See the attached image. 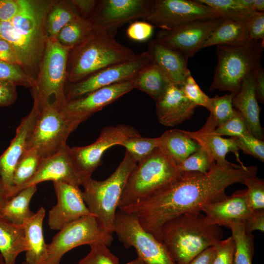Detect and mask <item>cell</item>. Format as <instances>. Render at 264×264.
Wrapping results in <instances>:
<instances>
[{
    "mask_svg": "<svg viewBox=\"0 0 264 264\" xmlns=\"http://www.w3.org/2000/svg\"><path fill=\"white\" fill-rule=\"evenodd\" d=\"M21 264H27V263L25 261H24L22 262Z\"/></svg>",
    "mask_w": 264,
    "mask_h": 264,
    "instance_id": "obj_60",
    "label": "cell"
},
{
    "mask_svg": "<svg viewBox=\"0 0 264 264\" xmlns=\"http://www.w3.org/2000/svg\"><path fill=\"white\" fill-rule=\"evenodd\" d=\"M53 182L57 201L48 212V225L51 229L60 230L81 217L92 215L80 186L62 180Z\"/></svg>",
    "mask_w": 264,
    "mask_h": 264,
    "instance_id": "obj_18",
    "label": "cell"
},
{
    "mask_svg": "<svg viewBox=\"0 0 264 264\" xmlns=\"http://www.w3.org/2000/svg\"><path fill=\"white\" fill-rule=\"evenodd\" d=\"M247 131V127L245 121L236 110L235 114L231 118L216 128L214 132L220 136L228 135L232 137L241 136Z\"/></svg>",
    "mask_w": 264,
    "mask_h": 264,
    "instance_id": "obj_45",
    "label": "cell"
},
{
    "mask_svg": "<svg viewBox=\"0 0 264 264\" xmlns=\"http://www.w3.org/2000/svg\"><path fill=\"white\" fill-rule=\"evenodd\" d=\"M55 1L22 0L11 21L0 22V39L13 45L21 66L35 80L48 39L46 16Z\"/></svg>",
    "mask_w": 264,
    "mask_h": 264,
    "instance_id": "obj_2",
    "label": "cell"
},
{
    "mask_svg": "<svg viewBox=\"0 0 264 264\" xmlns=\"http://www.w3.org/2000/svg\"><path fill=\"white\" fill-rule=\"evenodd\" d=\"M159 142V137L149 138L139 135L127 138L120 145L126 149V152L138 163L147 158L158 148Z\"/></svg>",
    "mask_w": 264,
    "mask_h": 264,
    "instance_id": "obj_36",
    "label": "cell"
},
{
    "mask_svg": "<svg viewBox=\"0 0 264 264\" xmlns=\"http://www.w3.org/2000/svg\"><path fill=\"white\" fill-rule=\"evenodd\" d=\"M127 264H147L141 259L137 257L136 258L132 260L129 262L127 263Z\"/></svg>",
    "mask_w": 264,
    "mask_h": 264,
    "instance_id": "obj_58",
    "label": "cell"
},
{
    "mask_svg": "<svg viewBox=\"0 0 264 264\" xmlns=\"http://www.w3.org/2000/svg\"><path fill=\"white\" fill-rule=\"evenodd\" d=\"M147 51L151 62L163 71L172 84L180 87L183 85L191 72L188 68L187 56L155 39L149 43Z\"/></svg>",
    "mask_w": 264,
    "mask_h": 264,
    "instance_id": "obj_22",
    "label": "cell"
},
{
    "mask_svg": "<svg viewBox=\"0 0 264 264\" xmlns=\"http://www.w3.org/2000/svg\"><path fill=\"white\" fill-rule=\"evenodd\" d=\"M201 211L186 213L167 222L161 230V240L176 264H187L193 258L222 240L220 226L208 225Z\"/></svg>",
    "mask_w": 264,
    "mask_h": 264,
    "instance_id": "obj_3",
    "label": "cell"
},
{
    "mask_svg": "<svg viewBox=\"0 0 264 264\" xmlns=\"http://www.w3.org/2000/svg\"><path fill=\"white\" fill-rule=\"evenodd\" d=\"M27 249L22 226L0 218V253L5 264H15L18 255Z\"/></svg>",
    "mask_w": 264,
    "mask_h": 264,
    "instance_id": "obj_29",
    "label": "cell"
},
{
    "mask_svg": "<svg viewBox=\"0 0 264 264\" xmlns=\"http://www.w3.org/2000/svg\"><path fill=\"white\" fill-rule=\"evenodd\" d=\"M220 13L224 18L247 19L254 12L243 7L238 0H198Z\"/></svg>",
    "mask_w": 264,
    "mask_h": 264,
    "instance_id": "obj_38",
    "label": "cell"
},
{
    "mask_svg": "<svg viewBox=\"0 0 264 264\" xmlns=\"http://www.w3.org/2000/svg\"><path fill=\"white\" fill-rule=\"evenodd\" d=\"M0 60L21 66L15 50L8 42L0 39Z\"/></svg>",
    "mask_w": 264,
    "mask_h": 264,
    "instance_id": "obj_53",
    "label": "cell"
},
{
    "mask_svg": "<svg viewBox=\"0 0 264 264\" xmlns=\"http://www.w3.org/2000/svg\"><path fill=\"white\" fill-rule=\"evenodd\" d=\"M212 163L207 152L200 146L176 167L181 173L195 172L205 173L210 170Z\"/></svg>",
    "mask_w": 264,
    "mask_h": 264,
    "instance_id": "obj_41",
    "label": "cell"
},
{
    "mask_svg": "<svg viewBox=\"0 0 264 264\" xmlns=\"http://www.w3.org/2000/svg\"><path fill=\"white\" fill-rule=\"evenodd\" d=\"M151 63L149 54L146 51L137 54L130 61L107 67L79 82L70 84L66 91V102L96 89L132 80Z\"/></svg>",
    "mask_w": 264,
    "mask_h": 264,
    "instance_id": "obj_14",
    "label": "cell"
},
{
    "mask_svg": "<svg viewBox=\"0 0 264 264\" xmlns=\"http://www.w3.org/2000/svg\"><path fill=\"white\" fill-rule=\"evenodd\" d=\"M137 164L126 152L123 160L108 178L97 180L90 177L82 185L83 198L89 211L112 233H114L115 218L123 190Z\"/></svg>",
    "mask_w": 264,
    "mask_h": 264,
    "instance_id": "obj_5",
    "label": "cell"
},
{
    "mask_svg": "<svg viewBox=\"0 0 264 264\" xmlns=\"http://www.w3.org/2000/svg\"><path fill=\"white\" fill-rule=\"evenodd\" d=\"M217 124L209 115L203 126L196 132L182 130L188 137L194 140L208 153L212 162L224 165L229 162L225 159L228 152H233L239 158L238 148L232 138H224L216 134Z\"/></svg>",
    "mask_w": 264,
    "mask_h": 264,
    "instance_id": "obj_25",
    "label": "cell"
},
{
    "mask_svg": "<svg viewBox=\"0 0 264 264\" xmlns=\"http://www.w3.org/2000/svg\"><path fill=\"white\" fill-rule=\"evenodd\" d=\"M150 0H98L95 12L88 20L92 31L116 34L119 27L137 19H145L150 10Z\"/></svg>",
    "mask_w": 264,
    "mask_h": 264,
    "instance_id": "obj_15",
    "label": "cell"
},
{
    "mask_svg": "<svg viewBox=\"0 0 264 264\" xmlns=\"http://www.w3.org/2000/svg\"><path fill=\"white\" fill-rule=\"evenodd\" d=\"M215 253V246H210L196 256L187 264H212Z\"/></svg>",
    "mask_w": 264,
    "mask_h": 264,
    "instance_id": "obj_54",
    "label": "cell"
},
{
    "mask_svg": "<svg viewBox=\"0 0 264 264\" xmlns=\"http://www.w3.org/2000/svg\"><path fill=\"white\" fill-rule=\"evenodd\" d=\"M256 94L258 101L264 102V71L260 64L256 72Z\"/></svg>",
    "mask_w": 264,
    "mask_h": 264,
    "instance_id": "obj_55",
    "label": "cell"
},
{
    "mask_svg": "<svg viewBox=\"0 0 264 264\" xmlns=\"http://www.w3.org/2000/svg\"><path fill=\"white\" fill-rule=\"evenodd\" d=\"M78 16L69 0H55L46 16L48 37H56L64 26Z\"/></svg>",
    "mask_w": 264,
    "mask_h": 264,
    "instance_id": "obj_32",
    "label": "cell"
},
{
    "mask_svg": "<svg viewBox=\"0 0 264 264\" xmlns=\"http://www.w3.org/2000/svg\"><path fill=\"white\" fill-rule=\"evenodd\" d=\"M0 264H5L4 261L0 253Z\"/></svg>",
    "mask_w": 264,
    "mask_h": 264,
    "instance_id": "obj_59",
    "label": "cell"
},
{
    "mask_svg": "<svg viewBox=\"0 0 264 264\" xmlns=\"http://www.w3.org/2000/svg\"><path fill=\"white\" fill-rule=\"evenodd\" d=\"M242 184L247 186L245 197L247 205L253 211L264 209V182L255 175L246 177Z\"/></svg>",
    "mask_w": 264,
    "mask_h": 264,
    "instance_id": "obj_40",
    "label": "cell"
},
{
    "mask_svg": "<svg viewBox=\"0 0 264 264\" xmlns=\"http://www.w3.org/2000/svg\"><path fill=\"white\" fill-rule=\"evenodd\" d=\"M89 246V252L78 264H119L118 258L106 245L96 243Z\"/></svg>",
    "mask_w": 264,
    "mask_h": 264,
    "instance_id": "obj_43",
    "label": "cell"
},
{
    "mask_svg": "<svg viewBox=\"0 0 264 264\" xmlns=\"http://www.w3.org/2000/svg\"><path fill=\"white\" fill-rule=\"evenodd\" d=\"M228 228L231 231L235 244L234 264H252L254 236L245 231L242 222L233 223Z\"/></svg>",
    "mask_w": 264,
    "mask_h": 264,
    "instance_id": "obj_33",
    "label": "cell"
},
{
    "mask_svg": "<svg viewBox=\"0 0 264 264\" xmlns=\"http://www.w3.org/2000/svg\"><path fill=\"white\" fill-rule=\"evenodd\" d=\"M214 246L216 253L212 264H234L235 244L232 236L219 241Z\"/></svg>",
    "mask_w": 264,
    "mask_h": 264,
    "instance_id": "obj_46",
    "label": "cell"
},
{
    "mask_svg": "<svg viewBox=\"0 0 264 264\" xmlns=\"http://www.w3.org/2000/svg\"><path fill=\"white\" fill-rule=\"evenodd\" d=\"M115 35L107 31H92L71 50L67 68V79L70 84L136 56L131 48L115 39Z\"/></svg>",
    "mask_w": 264,
    "mask_h": 264,
    "instance_id": "obj_4",
    "label": "cell"
},
{
    "mask_svg": "<svg viewBox=\"0 0 264 264\" xmlns=\"http://www.w3.org/2000/svg\"><path fill=\"white\" fill-rule=\"evenodd\" d=\"M16 86L11 83L0 80V107L13 104L17 97Z\"/></svg>",
    "mask_w": 264,
    "mask_h": 264,
    "instance_id": "obj_51",
    "label": "cell"
},
{
    "mask_svg": "<svg viewBox=\"0 0 264 264\" xmlns=\"http://www.w3.org/2000/svg\"><path fill=\"white\" fill-rule=\"evenodd\" d=\"M256 69L244 78L239 91L233 98L232 105L245 121L249 132L263 140V130L260 122V108L256 94Z\"/></svg>",
    "mask_w": 264,
    "mask_h": 264,
    "instance_id": "obj_24",
    "label": "cell"
},
{
    "mask_svg": "<svg viewBox=\"0 0 264 264\" xmlns=\"http://www.w3.org/2000/svg\"><path fill=\"white\" fill-rule=\"evenodd\" d=\"M264 41H250L237 46L217 45L218 63L209 90L237 93L244 78L261 64Z\"/></svg>",
    "mask_w": 264,
    "mask_h": 264,
    "instance_id": "obj_6",
    "label": "cell"
},
{
    "mask_svg": "<svg viewBox=\"0 0 264 264\" xmlns=\"http://www.w3.org/2000/svg\"><path fill=\"white\" fill-rule=\"evenodd\" d=\"M224 18L197 21L169 30H160L155 39L188 58L203 48L210 35Z\"/></svg>",
    "mask_w": 264,
    "mask_h": 264,
    "instance_id": "obj_16",
    "label": "cell"
},
{
    "mask_svg": "<svg viewBox=\"0 0 264 264\" xmlns=\"http://www.w3.org/2000/svg\"><path fill=\"white\" fill-rule=\"evenodd\" d=\"M197 107L185 97L180 86L171 84L156 102V113L160 124L174 127L190 119Z\"/></svg>",
    "mask_w": 264,
    "mask_h": 264,
    "instance_id": "obj_23",
    "label": "cell"
},
{
    "mask_svg": "<svg viewBox=\"0 0 264 264\" xmlns=\"http://www.w3.org/2000/svg\"><path fill=\"white\" fill-rule=\"evenodd\" d=\"M92 31L89 20L78 16L64 26L56 38L62 44L73 48L83 41Z\"/></svg>",
    "mask_w": 264,
    "mask_h": 264,
    "instance_id": "obj_35",
    "label": "cell"
},
{
    "mask_svg": "<svg viewBox=\"0 0 264 264\" xmlns=\"http://www.w3.org/2000/svg\"><path fill=\"white\" fill-rule=\"evenodd\" d=\"M180 87L185 97L191 102L197 106H200L208 109L210 98L200 89L191 72Z\"/></svg>",
    "mask_w": 264,
    "mask_h": 264,
    "instance_id": "obj_44",
    "label": "cell"
},
{
    "mask_svg": "<svg viewBox=\"0 0 264 264\" xmlns=\"http://www.w3.org/2000/svg\"><path fill=\"white\" fill-rule=\"evenodd\" d=\"M45 214L44 208L40 207L22 226L27 245L25 252L27 264H43L46 258L48 244L45 242L43 230Z\"/></svg>",
    "mask_w": 264,
    "mask_h": 264,
    "instance_id": "obj_26",
    "label": "cell"
},
{
    "mask_svg": "<svg viewBox=\"0 0 264 264\" xmlns=\"http://www.w3.org/2000/svg\"><path fill=\"white\" fill-rule=\"evenodd\" d=\"M40 110V106L34 101L31 111L22 119L17 128L15 137L0 156V174L9 199L13 189V176L16 166L26 150L28 140Z\"/></svg>",
    "mask_w": 264,
    "mask_h": 264,
    "instance_id": "obj_19",
    "label": "cell"
},
{
    "mask_svg": "<svg viewBox=\"0 0 264 264\" xmlns=\"http://www.w3.org/2000/svg\"><path fill=\"white\" fill-rule=\"evenodd\" d=\"M257 172L256 166L213 162L207 173L183 172L148 197L120 210L134 214L143 228L161 242V230L166 222L224 198L228 186L242 183Z\"/></svg>",
    "mask_w": 264,
    "mask_h": 264,
    "instance_id": "obj_1",
    "label": "cell"
},
{
    "mask_svg": "<svg viewBox=\"0 0 264 264\" xmlns=\"http://www.w3.org/2000/svg\"><path fill=\"white\" fill-rule=\"evenodd\" d=\"M133 83L134 88L147 93L156 102L163 96L172 84L163 71L152 62L139 72L133 79Z\"/></svg>",
    "mask_w": 264,
    "mask_h": 264,
    "instance_id": "obj_30",
    "label": "cell"
},
{
    "mask_svg": "<svg viewBox=\"0 0 264 264\" xmlns=\"http://www.w3.org/2000/svg\"><path fill=\"white\" fill-rule=\"evenodd\" d=\"M8 199L7 193L4 186L0 174V218L2 208Z\"/></svg>",
    "mask_w": 264,
    "mask_h": 264,
    "instance_id": "obj_56",
    "label": "cell"
},
{
    "mask_svg": "<svg viewBox=\"0 0 264 264\" xmlns=\"http://www.w3.org/2000/svg\"><path fill=\"white\" fill-rule=\"evenodd\" d=\"M182 173L157 148L147 158L138 163L130 175L118 210L148 197L176 179Z\"/></svg>",
    "mask_w": 264,
    "mask_h": 264,
    "instance_id": "obj_7",
    "label": "cell"
},
{
    "mask_svg": "<svg viewBox=\"0 0 264 264\" xmlns=\"http://www.w3.org/2000/svg\"><path fill=\"white\" fill-rule=\"evenodd\" d=\"M133 89V79L116 83L68 101L61 108V110L68 118L79 126L94 113Z\"/></svg>",
    "mask_w": 264,
    "mask_h": 264,
    "instance_id": "obj_17",
    "label": "cell"
},
{
    "mask_svg": "<svg viewBox=\"0 0 264 264\" xmlns=\"http://www.w3.org/2000/svg\"><path fill=\"white\" fill-rule=\"evenodd\" d=\"M247 19H223L212 32L203 48L220 45L237 46L248 43Z\"/></svg>",
    "mask_w": 264,
    "mask_h": 264,
    "instance_id": "obj_27",
    "label": "cell"
},
{
    "mask_svg": "<svg viewBox=\"0 0 264 264\" xmlns=\"http://www.w3.org/2000/svg\"><path fill=\"white\" fill-rule=\"evenodd\" d=\"M114 233L125 247H133L137 257L147 264H176L162 242L145 230L134 214L118 210Z\"/></svg>",
    "mask_w": 264,
    "mask_h": 264,
    "instance_id": "obj_11",
    "label": "cell"
},
{
    "mask_svg": "<svg viewBox=\"0 0 264 264\" xmlns=\"http://www.w3.org/2000/svg\"><path fill=\"white\" fill-rule=\"evenodd\" d=\"M239 150L252 155L261 161H264V142L253 136L248 131L241 136L231 137Z\"/></svg>",
    "mask_w": 264,
    "mask_h": 264,
    "instance_id": "obj_42",
    "label": "cell"
},
{
    "mask_svg": "<svg viewBox=\"0 0 264 264\" xmlns=\"http://www.w3.org/2000/svg\"><path fill=\"white\" fill-rule=\"evenodd\" d=\"M245 231L252 233L253 231H264V209L254 210L243 222Z\"/></svg>",
    "mask_w": 264,
    "mask_h": 264,
    "instance_id": "obj_50",
    "label": "cell"
},
{
    "mask_svg": "<svg viewBox=\"0 0 264 264\" xmlns=\"http://www.w3.org/2000/svg\"><path fill=\"white\" fill-rule=\"evenodd\" d=\"M159 150L176 166L182 162L200 147L182 130L166 131L160 137Z\"/></svg>",
    "mask_w": 264,
    "mask_h": 264,
    "instance_id": "obj_28",
    "label": "cell"
},
{
    "mask_svg": "<svg viewBox=\"0 0 264 264\" xmlns=\"http://www.w3.org/2000/svg\"><path fill=\"white\" fill-rule=\"evenodd\" d=\"M253 10L254 12H264V0H254Z\"/></svg>",
    "mask_w": 264,
    "mask_h": 264,
    "instance_id": "obj_57",
    "label": "cell"
},
{
    "mask_svg": "<svg viewBox=\"0 0 264 264\" xmlns=\"http://www.w3.org/2000/svg\"><path fill=\"white\" fill-rule=\"evenodd\" d=\"M154 26L144 21H135L129 26L126 34L128 37L136 42H144L149 39L154 31Z\"/></svg>",
    "mask_w": 264,
    "mask_h": 264,
    "instance_id": "obj_47",
    "label": "cell"
},
{
    "mask_svg": "<svg viewBox=\"0 0 264 264\" xmlns=\"http://www.w3.org/2000/svg\"><path fill=\"white\" fill-rule=\"evenodd\" d=\"M60 180L79 186L83 182L72 159L70 147L67 145L52 155L43 158L35 174L18 189L16 194L27 187L44 181Z\"/></svg>",
    "mask_w": 264,
    "mask_h": 264,
    "instance_id": "obj_20",
    "label": "cell"
},
{
    "mask_svg": "<svg viewBox=\"0 0 264 264\" xmlns=\"http://www.w3.org/2000/svg\"><path fill=\"white\" fill-rule=\"evenodd\" d=\"M70 2L75 8L79 16L89 20L93 16L98 0H71Z\"/></svg>",
    "mask_w": 264,
    "mask_h": 264,
    "instance_id": "obj_52",
    "label": "cell"
},
{
    "mask_svg": "<svg viewBox=\"0 0 264 264\" xmlns=\"http://www.w3.org/2000/svg\"><path fill=\"white\" fill-rule=\"evenodd\" d=\"M235 94L230 93L219 96L216 95L210 98L208 110L210 116L215 121L217 127L231 118L235 113L232 105V99Z\"/></svg>",
    "mask_w": 264,
    "mask_h": 264,
    "instance_id": "obj_37",
    "label": "cell"
},
{
    "mask_svg": "<svg viewBox=\"0 0 264 264\" xmlns=\"http://www.w3.org/2000/svg\"><path fill=\"white\" fill-rule=\"evenodd\" d=\"M42 159L34 149L26 150L19 159L14 172L13 189L10 198L16 194L20 187L27 182L35 174Z\"/></svg>",
    "mask_w": 264,
    "mask_h": 264,
    "instance_id": "obj_34",
    "label": "cell"
},
{
    "mask_svg": "<svg viewBox=\"0 0 264 264\" xmlns=\"http://www.w3.org/2000/svg\"><path fill=\"white\" fill-rule=\"evenodd\" d=\"M0 80L17 86L32 88L35 80L20 66L0 60Z\"/></svg>",
    "mask_w": 264,
    "mask_h": 264,
    "instance_id": "obj_39",
    "label": "cell"
},
{
    "mask_svg": "<svg viewBox=\"0 0 264 264\" xmlns=\"http://www.w3.org/2000/svg\"><path fill=\"white\" fill-rule=\"evenodd\" d=\"M72 49L62 44L56 37H48L35 83L32 88L34 101L40 106L51 102L52 96L54 97L52 102L60 108L66 102L67 63Z\"/></svg>",
    "mask_w": 264,
    "mask_h": 264,
    "instance_id": "obj_8",
    "label": "cell"
},
{
    "mask_svg": "<svg viewBox=\"0 0 264 264\" xmlns=\"http://www.w3.org/2000/svg\"><path fill=\"white\" fill-rule=\"evenodd\" d=\"M113 234L105 229L92 215L81 217L64 226L48 244L43 264H60L65 254L84 244L99 243L110 246Z\"/></svg>",
    "mask_w": 264,
    "mask_h": 264,
    "instance_id": "obj_10",
    "label": "cell"
},
{
    "mask_svg": "<svg viewBox=\"0 0 264 264\" xmlns=\"http://www.w3.org/2000/svg\"><path fill=\"white\" fill-rule=\"evenodd\" d=\"M247 24L250 41L264 40V12H253Z\"/></svg>",
    "mask_w": 264,
    "mask_h": 264,
    "instance_id": "obj_48",
    "label": "cell"
},
{
    "mask_svg": "<svg viewBox=\"0 0 264 264\" xmlns=\"http://www.w3.org/2000/svg\"><path fill=\"white\" fill-rule=\"evenodd\" d=\"M201 211L204 213V220L208 225L227 227L233 223H243L252 212L246 202L245 190L208 203Z\"/></svg>",
    "mask_w": 264,
    "mask_h": 264,
    "instance_id": "obj_21",
    "label": "cell"
},
{
    "mask_svg": "<svg viewBox=\"0 0 264 264\" xmlns=\"http://www.w3.org/2000/svg\"><path fill=\"white\" fill-rule=\"evenodd\" d=\"M22 0H0V22L11 21L20 12Z\"/></svg>",
    "mask_w": 264,
    "mask_h": 264,
    "instance_id": "obj_49",
    "label": "cell"
},
{
    "mask_svg": "<svg viewBox=\"0 0 264 264\" xmlns=\"http://www.w3.org/2000/svg\"><path fill=\"white\" fill-rule=\"evenodd\" d=\"M139 135L132 127L119 124L103 128L98 137L91 144L70 148L72 159L83 182L91 177L94 171L101 165L106 151L114 145H120L129 137Z\"/></svg>",
    "mask_w": 264,
    "mask_h": 264,
    "instance_id": "obj_13",
    "label": "cell"
},
{
    "mask_svg": "<svg viewBox=\"0 0 264 264\" xmlns=\"http://www.w3.org/2000/svg\"><path fill=\"white\" fill-rule=\"evenodd\" d=\"M40 107L28 138L27 149H34L42 158L48 157L66 146L69 135L78 125L68 118L53 102Z\"/></svg>",
    "mask_w": 264,
    "mask_h": 264,
    "instance_id": "obj_9",
    "label": "cell"
},
{
    "mask_svg": "<svg viewBox=\"0 0 264 264\" xmlns=\"http://www.w3.org/2000/svg\"><path fill=\"white\" fill-rule=\"evenodd\" d=\"M224 18L218 11L198 0H150L147 22L169 30L187 23L201 20Z\"/></svg>",
    "mask_w": 264,
    "mask_h": 264,
    "instance_id": "obj_12",
    "label": "cell"
},
{
    "mask_svg": "<svg viewBox=\"0 0 264 264\" xmlns=\"http://www.w3.org/2000/svg\"><path fill=\"white\" fill-rule=\"evenodd\" d=\"M37 189V185L27 187L9 199L2 208L0 218L15 225L22 226L35 214L30 210L29 204Z\"/></svg>",
    "mask_w": 264,
    "mask_h": 264,
    "instance_id": "obj_31",
    "label": "cell"
}]
</instances>
